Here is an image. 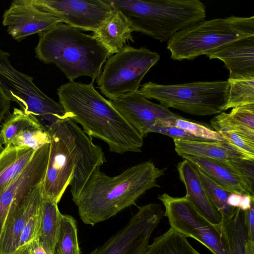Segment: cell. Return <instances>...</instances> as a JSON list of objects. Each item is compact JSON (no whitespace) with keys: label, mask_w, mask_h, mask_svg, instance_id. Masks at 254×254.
I'll list each match as a JSON object with an SVG mask.
<instances>
[{"label":"cell","mask_w":254,"mask_h":254,"mask_svg":"<svg viewBox=\"0 0 254 254\" xmlns=\"http://www.w3.org/2000/svg\"><path fill=\"white\" fill-rule=\"evenodd\" d=\"M160 59L158 53L145 47L125 45L106 62L97 79L98 88L110 100L138 90L144 76Z\"/></svg>","instance_id":"9c48e42d"},{"label":"cell","mask_w":254,"mask_h":254,"mask_svg":"<svg viewBox=\"0 0 254 254\" xmlns=\"http://www.w3.org/2000/svg\"><path fill=\"white\" fill-rule=\"evenodd\" d=\"M218 132L244 159L254 160V141L233 131H220Z\"/></svg>","instance_id":"d6a6232c"},{"label":"cell","mask_w":254,"mask_h":254,"mask_svg":"<svg viewBox=\"0 0 254 254\" xmlns=\"http://www.w3.org/2000/svg\"><path fill=\"white\" fill-rule=\"evenodd\" d=\"M31 254H51L46 246L37 238L30 245Z\"/></svg>","instance_id":"f35d334b"},{"label":"cell","mask_w":254,"mask_h":254,"mask_svg":"<svg viewBox=\"0 0 254 254\" xmlns=\"http://www.w3.org/2000/svg\"><path fill=\"white\" fill-rule=\"evenodd\" d=\"M54 254H81L76 221L71 215H61L60 230Z\"/></svg>","instance_id":"484cf974"},{"label":"cell","mask_w":254,"mask_h":254,"mask_svg":"<svg viewBox=\"0 0 254 254\" xmlns=\"http://www.w3.org/2000/svg\"><path fill=\"white\" fill-rule=\"evenodd\" d=\"M158 198L164 206V216L167 217L170 228L194 239L213 254H228L220 225L210 222L186 196L174 197L164 193Z\"/></svg>","instance_id":"30bf717a"},{"label":"cell","mask_w":254,"mask_h":254,"mask_svg":"<svg viewBox=\"0 0 254 254\" xmlns=\"http://www.w3.org/2000/svg\"><path fill=\"white\" fill-rule=\"evenodd\" d=\"M181 181L184 183L186 195L197 210L214 225H220L222 216L211 202L202 185L197 168L186 159L177 165Z\"/></svg>","instance_id":"ac0fdd59"},{"label":"cell","mask_w":254,"mask_h":254,"mask_svg":"<svg viewBox=\"0 0 254 254\" xmlns=\"http://www.w3.org/2000/svg\"><path fill=\"white\" fill-rule=\"evenodd\" d=\"M166 170L156 167L151 160L132 166L114 177L96 167L82 190L72 199L80 219L94 226L136 205L137 200L147 190L160 187L157 180Z\"/></svg>","instance_id":"7a4b0ae2"},{"label":"cell","mask_w":254,"mask_h":254,"mask_svg":"<svg viewBox=\"0 0 254 254\" xmlns=\"http://www.w3.org/2000/svg\"><path fill=\"white\" fill-rule=\"evenodd\" d=\"M242 194L230 193L227 199V204L234 208H239Z\"/></svg>","instance_id":"ab89813d"},{"label":"cell","mask_w":254,"mask_h":254,"mask_svg":"<svg viewBox=\"0 0 254 254\" xmlns=\"http://www.w3.org/2000/svg\"><path fill=\"white\" fill-rule=\"evenodd\" d=\"M42 183L9 213L0 234V254H14L39 237L44 199Z\"/></svg>","instance_id":"8fae6325"},{"label":"cell","mask_w":254,"mask_h":254,"mask_svg":"<svg viewBox=\"0 0 254 254\" xmlns=\"http://www.w3.org/2000/svg\"><path fill=\"white\" fill-rule=\"evenodd\" d=\"M35 151L26 146L4 147L0 153V190L20 174Z\"/></svg>","instance_id":"603a6c76"},{"label":"cell","mask_w":254,"mask_h":254,"mask_svg":"<svg viewBox=\"0 0 254 254\" xmlns=\"http://www.w3.org/2000/svg\"><path fill=\"white\" fill-rule=\"evenodd\" d=\"M48 133L50 151L42 183L43 194L44 197L58 203L69 185L72 199L75 198L95 169L106 160L102 148L93 143L92 137L71 119L57 124Z\"/></svg>","instance_id":"6da1fadb"},{"label":"cell","mask_w":254,"mask_h":254,"mask_svg":"<svg viewBox=\"0 0 254 254\" xmlns=\"http://www.w3.org/2000/svg\"><path fill=\"white\" fill-rule=\"evenodd\" d=\"M245 224L248 239L254 242V203L249 210L244 211Z\"/></svg>","instance_id":"8d00e7d4"},{"label":"cell","mask_w":254,"mask_h":254,"mask_svg":"<svg viewBox=\"0 0 254 254\" xmlns=\"http://www.w3.org/2000/svg\"><path fill=\"white\" fill-rule=\"evenodd\" d=\"M9 56L0 49V86L10 100L33 117L48 133L57 124L70 120L61 104L41 91L32 77L11 65Z\"/></svg>","instance_id":"ba28073f"},{"label":"cell","mask_w":254,"mask_h":254,"mask_svg":"<svg viewBox=\"0 0 254 254\" xmlns=\"http://www.w3.org/2000/svg\"><path fill=\"white\" fill-rule=\"evenodd\" d=\"M10 101L0 86V123L9 110Z\"/></svg>","instance_id":"74e56055"},{"label":"cell","mask_w":254,"mask_h":254,"mask_svg":"<svg viewBox=\"0 0 254 254\" xmlns=\"http://www.w3.org/2000/svg\"><path fill=\"white\" fill-rule=\"evenodd\" d=\"M229 89L224 111L250 104H254V77L228 78Z\"/></svg>","instance_id":"4316f807"},{"label":"cell","mask_w":254,"mask_h":254,"mask_svg":"<svg viewBox=\"0 0 254 254\" xmlns=\"http://www.w3.org/2000/svg\"><path fill=\"white\" fill-rule=\"evenodd\" d=\"M229 89L227 80L196 81L161 85L151 81L141 86L139 91L148 99L162 105L194 115L206 116L224 111Z\"/></svg>","instance_id":"52a82bcc"},{"label":"cell","mask_w":254,"mask_h":254,"mask_svg":"<svg viewBox=\"0 0 254 254\" xmlns=\"http://www.w3.org/2000/svg\"><path fill=\"white\" fill-rule=\"evenodd\" d=\"M211 127L217 132L230 131L254 141V129L243 126L224 112L218 114L210 120Z\"/></svg>","instance_id":"1f68e13d"},{"label":"cell","mask_w":254,"mask_h":254,"mask_svg":"<svg viewBox=\"0 0 254 254\" xmlns=\"http://www.w3.org/2000/svg\"><path fill=\"white\" fill-rule=\"evenodd\" d=\"M110 101L143 138L149 133L150 128L157 121L180 116L161 104L149 101L139 90Z\"/></svg>","instance_id":"2e32d148"},{"label":"cell","mask_w":254,"mask_h":254,"mask_svg":"<svg viewBox=\"0 0 254 254\" xmlns=\"http://www.w3.org/2000/svg\"><path fill=\"white\" fill-rule=\"evenodd\" d=\"M254 35V16L231 15L191 24L175 33L167 41V48L173 60H191Z\"/></svg>","instance_id":"8992f818"},{"label":"cell","mask_w":254,"mask_h":254,"mask_svg":"<svg viewBox=\"0 0 254 254\" xmlns=\"http://www.w3.org/2000/svg\"><path fill=\"white\" fill-rule=\"evenodd\" d=\"M130 23L133 32L160 42L176 32L205 20V5L199 0H108Z\"/></svg>","instance_id":"5b68a950"},{"label":"cell","mask_w":254,"mask_h":254,"mask_svg":"<svg viewBox=\"0 0 254 254\" xmlns=\"http://www.w3.org/2000/svg\"><path fill=\"white\" fill-rule=\"evenodd\" d=\"M164 214L160 204L138 207L125 226L89 254H143Z\"/></svg>","instance_id":"7c38bea8"},{"label":"cell","mask_w":254,"mask_h":254,"mask_svg":"<svg viewBox=\"0 0 254 254\" xmlns=\"http://www.w3.org/2000/svg\"><path fill=\"white\" fill-rule=\"evenodd\" d=\"M62 214L58 203L44 197L39 238L51 254H54L57 243Z\"/></svg>","instance_id":"d4e9b609"},{"label":"cell","mask_w":254,"mask_h":254,"mask_svg":"<svg viewBox=\"0 0 254 254\" xmlns=\"http://www.w3.org/2000/svg\"><path fill=\"white\" fill-rule=\"evenodd\" d=\"M206 56L222 61L229 71V78L254 77V35L229 43Z\"/></svg>","instance_id":"e0dca14e"},{"label":"cell","mask_w":254,"mask_h":254,"mask_svg":"<svg viewBox=\"0 0 254 254\" xmlns=\"http://www.w3.org/2000/svg\"><path fill=\"white\" fill-rule=\"evenodd\" d=\"M181 157L188 160L227 191L230 193L247 194L254 196L251 193L244 178L227 162L189 156Z\"/></svg>","instance_id":"d6986e66"},{"label":"cell","mask_w":254,"mask_h":254,"mask_svg":"<svg viewBox=\"0 0 254 254\" xmlns=\"http://www.w3.org/2000/svg\"><path fill=\"white\" fill-rule=\"evenodd\" d=\"M197 171L202 185L213 205L222 217H229L236 208L229 206L227 203V198L230 193L211 180L201 171L198 169Z\"/></svg>","instance_id":"f546056e"},{"label":"cell","mask_w":254,"mask_h":254,"mask_svg":"<svg viewBox=\"0 0 254 254\" xmlns=\"http://www.w3.org/2000/svg\"><path fill=\"white\" fill-rule=\"evenodd\" d=\"M133 32L126 16L115 9L113 13L94 32L93 36L108 51L110 56L121 51L127 42H134Z\"/></svg>","instance_id":"ffe728a7"},{"label":"cell","mask_w":254,"mask_h":254,"mask_svg":"<svg viewBox=\"0 0 254 254\" xmlns=\"http://www.w3.org/2000/svg\"><path fill=\"white\" fill-rule=\"evenodd\" d=\"M170 126L182 128L194 136L203 140L225 141L223 137L216 131L181 116L158 120L155 123L153 126Z\"/></svg>","instance_id":"f1b7e54d"},{"label":"cell","mask_w":254,"mask_h":254,"mask_svg":"<svg viewBox=\"0 0 254 254\" xmlns=\"http://www.w3.org/2000/svg\"><path fill=\"white\" fill-rule=\"evenodd\" d=\"M3 147L2 146V144L1 143L0 141V153L3 150Z\"/></svg>","instance_id":"b9f144b4"},{"label":"cell","mask_w":254,"mask_h":254,"mask_svg":"<svg viewBox=\"0 0 254 254\" xmlns=\"http://www.w3.org/2000/svg\"><path fill=\"white\" fill-rule=\"evenodd\" d=\"M14 254H31L30 245L26 246L15 253Z\"/></svg>","instance_id":"60d3db41"},{"label":"cell","mask_w":254,"mask_h":254,"mask_svg":"<svg viewBox=\"0 0 254 254\" xmlns=\"http://www.w3.org/2000/svg\"><path fill=\"white\" fill-rule=\"evenodd\" d=\"M220 226L228 254H254V242L248 239L243 211L236 208L229 217H222Z\"/></svg>","instance_id":"7402d4cb"},{"label":"cell","mask_w":254,"mask_h":254,"mask_svg":"<svg viewBox=\"0 0 254 254\" xmlns=\"http://www.w3.org/2000/svg\"><path fill=\"white\" fill-rule=\"evenodd\" d=\"M40 9L63 23L84 31H96L114 12L108 0H32Z\"/></svg>","instance_id":"4fadbf2b"},{"label":"cell","mask_w":254,"mask_h":254,"mask_svg":"<svg viewBox=\"0 0 254 254\" xmlns=\"http://www.w3.org/2000/svg\"><path fill=\"white\" fill-rule=\"evenodd\" d=\"M228 114L240 124L254 129V104L232 108Z\"/></svg>","instance_id":"e575fe53"},{"label":"cell","mask_w":254,"mask_h":254,"mask_svg":"<svg viewBox=\"0 0 254 254\" xmlns=\"http://www.w3.org/2000/svg\"><path fill=\"white\" fill-rule=\"evenodd\" d=\"M143 254H201L189 242L187 237L170 228L154 238Z\"/></svg>","instance_id":"cb8c5ba5"},{"label":"cell","mask_w":254,"mask_h":254,"mask_svg":"<svg viewBox=\"0 0 254 254\" xmlns=\"http://www.w3.org/2000/svg\"><path fill=\"white\" fill-rule=\"evenodd\" d=\"M93 82L69 81L62 85L57 90L59 103L71 120L88 135L105 142L111 152H140L143 138L110 101L96 90Z\"/></svg>","instance_id":"3957f363"},{"label":"cell","mask_w":254,"mask_h":254,"mask_svg":"<svg viewBox=\"0 0 254 254\" xmlns=\"http://www.w3.org/2000/svg\"><path fill=\"white\" fill-rule=\"evenodd\" d=\"M49 151L50 143L36 150L20 174L0 190V234L9 213L37 186L43 182L47 171Z\"/></svg>","instance_id":"5bb4252c"},{"label":"cell","mask_w":254,"mask_h":254,"mask_svg":"<svg viewBox=\"0 0 254 254\" xmlns=\"http://www.w3.org/2000/svg\"><path fill=\"white\" fill-rule=\"evenodd\" d=\"M227 163L244 178L251 193L254 195V160L238 158Z\"/></svg>","instance_id":"836d02e7"},{"label":"cell","mask_w":254,"mask_h":254,"mask_svg":"<svg viewBox=\"0 0 254 254\" xmlns=\"http://www.w3.org/2000/svg\"><path fill=\"white\" fill-rule=\"evenodd\" d=\"M50 143L49 134L44 130L41 126H37L20 131L13 138L9 146H26L36 150L43 145Z\"/></svg>","instance_id":"4dcf8cb0"},{"label":"cell","mask_w":254,"mask_h":254,"mask_svg":"<svg viewBox=\"0 0 254 254\" xmlns=\"http://www.w3.org/2000/svg\"><path fill=\"white\" fill-rule=\"evenodd\" d=\"M36 57L54 64L69 81L82 76L97 79L111 56L93 36L64 23L38 34Z\"/></svg>","instance_id":"277c9868"},{"label":"cell","mask_w":254,"mask_h":254,"mask_svg":"<svg viewBox=\"0 0 254 254\" xmlns=\"http://www.w3.org/2000/svg\"><path fill=\"white\" fill-rule=\"evenodd\" d=\"M151 132L163 134L173 139L205 140L195 137L186 130L175 126H153L149 130V133Z\"/></svg>","instance_id":"d590c367"},{"label":"cell","mask_w":254,"mask_h":254,"mask_svg":"<svg viewBox=\"0 0 254 254\" xmlns=\"http://www.w3.org/2000/svg\"><path fill=\"white\" fill-rule=\"evenodd\" d=\"M175 150L182 157L189 156L213 159L228 162L244 159L225 141L173 139Z\"/></svg>","instance_id":"44dd1931"},{"label":"cell","mask_w":254,"mask_h":254,"mask_svg":"<svg viewBox=\"0 0 254 254\" xmlns=\"http://www.w3.org/2000/svg\"><path fill=\"white\" fill-rule=\"evenodd\" d=\"M40 126L32 116L22 110L14 108L4 121L0 130V141L4 147H8L13 138L21 130L33 126Z\"/></svg>","instance_id":"83f0119b"},{"label":"cell","mask_w":254,"mask_h":254,"mask_svg":"<svg viewBox=\"0 0 254 254\" xmlns=\"http://www.w3.org/2000/svg\"><path fill=\"white\" fill-rule=\"evenodd\" d=\"M2 23L8 34L20 42L63 22L53 14L38 8L32 0H15L4 12Z\"/></svg>","instance_id":"9a60e30c"}]
</instances>
